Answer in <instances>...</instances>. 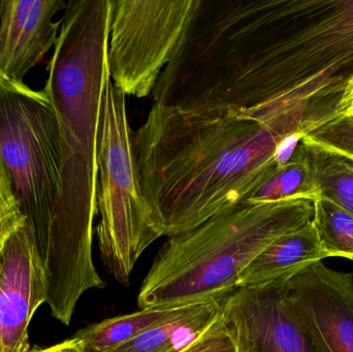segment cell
<instances>
[{
	"instance_id": "1",
	"label": "cell",
	"mask_w": 353,
	"mask_h": 352,
	"mask_svg": "<svg viewBox=\"0 0 353 352\" xmlns=\"http://www.w3.org/2000/svg\"><path fill=\"white\" fill-rule=\"evenodd\" d=\"M292 134H305L296 117L265 124L236 110L153 103L134 149L157 231L175 237L246 202L280 169L278 147Z\"/></svg>"
},
{
	"instance_id": "2",
	"label": "cell",
	"mask_w": 353,
	"mask_h": 352,
	"mask_svg": "<svg viewBox=\"0 0 353 352\" xmlns=\"http://www.w3.org/2000/svg\"><path fill=\"white\" fill-rule=\"evenodd\" d=\"M112 0H72L43 90L57 118L61 146L60 198L41 262L48 297L72 301L105 287L92 258L97 215V151L108 63Z\"/></svg>"
},
{
	"instance_id": "3",
	"label": "cell",
	"mask_w": 353,
	"mask_h": 352,
	"mask_svg": "<svg viewBox=\"0 0 353 352\" xmlns=\"http://www.w3.org/2000/svg\"><path fill=\"white\" fill-rule=\"evenodd\" d=\"M314 202L243 203L169 238L138 296L140 309L224 300L252 260L284 234L310 222Z\"/></svg>"
},
{
	"instance_id": "4",
	"label": "cell",
	"mask_w": 353,
	"mask_h": 352,
	"mask_svg": "<svg viewBox=\"0 0 353 352\" xmlns=\"http://www.w3.org/2000/svg\"><path fill=\"white\" fill-rule=\"evenodd\" d=\"M97 215L99 254L108 272L130 284L139 258L161 237L143 194L134 149L126 95L108 81L97 151Z\"/></svg>"
},
{
	"instance_id": "5",
	"label": "cell",
	"mask_w": 353,
	"mask_h": 352,
	"mask_svg": "<svg viewBox=\"0 0 353 352\" xmlns=\"http://www.w3.org/2000/svg\"><path fill=\"white\" fill-rule=\"evenodd\" d=\"M0 158L39 260L60 198L61 146L53 105L46 91L4 81L0 88Z\"/></svg>"
},
{
	"instance_id": "6",
	"label": "cell",
	"mask_w": 353,
	"mask_h": 352,
	"mask_svg": "<svg viewBox=\"0 0 353 352\" xmlns=\"http://www.w3.org/2000/svg\"><path fill=\"white\" fill-rule=\"evenodd\" d=\"M199 0H112L108 63L126 96L152 94L175 55Z\"/></svg>"
},
{
	"instance_id": "7",
	"label": "cell",
	"mask_w": 353,
	"mask_h": 352,
	"mask_svg": "<svg viewBox=\"0 0 353 352\" xmlns=\"http://www.w3.org/2000/svg\"><path fill=\"white\" fill-rule=\"evenodd\" d=\"M288 306L317 352H353V275L323 262L281 281Z\"/></svg>"
},
{
	"instance_id": "8",
	"label": "cell",
	"mask_w": 353,
	"mask_h": 352,
	"mask_svg": "<svg viewBox=\"0 0 353 352\" xmlns=\"http://www.w3.org/2000/svg\"><path fill=\"white\" fill-rule=\"evenodd\" d=\"M221 318L239 352H317L290 310L281 281L236 289L224 299Z\"/></svg>"
},
{
	"instance_id": "9",
	"label": "cell",
	"mask_w": 353,
	"mask_h": 352,
	"mask_svg": "<svg viewBox=\"0 0 353 352\" xmlns=\"http://www.w3.org/2000/svg\"><path fill=\"white\" fill-rule=\"evenodd\" d=\"M47 300L45 271L26 222L0 247V352H28V327Z\"/></svg>"
},
{
	"instance_id": "10",
	"label": "cell",
	"mask_w": 353,
	"mask_h": 352,
	"mask_svg": "<svg viewBox=\"0 0 353 352\" xmlns=\"http://www.w3.org/2000/svg\"><path fill=\"white\" fill-rule=\"evenodd\" d=\"M66 6L62 0L0 1V70L6 80L23 83L55 47L60 21L53 18Z\"/></svg>"
},
{
	"instance_id": "11",
	"label": "cell",
	"mask_w": 353,
	"mask_h": 352,
	"mask_svg": "<svg viewBox=\"0 0 353 352\" xmlns=\"http://www.w3.org/2000/svg\"><path fill=\"white\" fill-rule=\"evenodd\" d=\"M325 258H327V253L311 220L284 234L263 249L243 273L240 287H261L288 280Z\"/></svg>"
},
{
	"instance_id": "12",
	"label": "cell",
	"mask_w": 353,
	"mask_h": 352,
	"mask_svg": "<svg viewBox=\"0 0 353 352\" xmlns=\"http://www.w3.org/2000/svg\"><path fill=\"white\" fill-rule=\"evenodd\" d=\"M224 300L180 306L159 324L113 352H180L197 340L212 324Z\"/></svg>"
},
{
	"instance_id": "13",
	"label": "cell",
	"mask_w": 353,
	"mask_h": 352,
	"mask_svg": "<svg viewBox=\"0 0 353 352\" xmlns=\"http://www.w3.org/2000/svg\"><path fill=\"white\" fill-rule=\"evenodd\" d=\"M178 307L147 308L108 318L78 331L72 339L84 352H113L171 315Z\"/></svg>"
},
{
	"instance_id": "14",
	"label": "cell",
	"mask_w": 353,
	"mask_h": 352,
	"mask_svg": "<svg viewBox=\"0 0 353 352\" xmlns=\"http://www.w3.org/2000/svg\"><path fill=\"white\" fill-rule=\"evenodd\" d=\"M303 146L319 198H327L353 215V159L306 136Z\"/></svg>"
},
{
	"instance_id": "15",
	"label": "cell",
	"mask_w": 353,
	"mask_h": 352,
	"mask_svg": "<svg viewBox=\"0 0 353 352\" xmlns=\"http://www.w3.org/2000/svg\"><path fill=\"white\" fill-rule=\"evenodd\" d=\"M319 198V190L307 161L302 140L290 163L280 167L267 181L263 182L245 203L273 204L296 200L314 202Z\"/></svg>"
},
{
	"instance_id": "16",
	"label": "cell",
	"mask_w": 353,
	"mask_h": 352,
	"mask_svg": "<svg viewBox=\"0 0 353 352\" xmlns=\"http://www.w3.org/2000/svg\"><path fill=\"white\" fill-rule=\"evenodd\" d=\"M312 223L327 258L353 262V215L325 198L314 200Z\"/></svg>"
},
{
	"instance_id": "17",
	"label": "cell",
	"mask_w": 353,
	"mask_h": 352,
	"mask_svg": "<svg viewBox=\"0 0 353 352\" xmlns=\"http://www.w3.org/2000/svg\"><path fill=\"white\" fill-rule=\"evenodd\" d=\"M308 140L353 159V116H335L306 134Z\"/></svg>"
},
{
	"instance_id": "18",
	"label": "cell",
	"mask_w": 353,
	"mask_h": 352,
	"mask_svg": "<svg viewBox=\"0 0 353 352\" xmlns=\"http://www.w3.org/2000/svg\"><path fill=\"white\" fill-rule=\"evenodd\" d=\"M25 222L8 169L0 158V247Z\"/></svg>"
},
{
	"instance_id": "19",
	"label": "cell",
	"mask_w": 353,
	"mask_h": 352,
	"mask_svg": "<svg viewBox=\"0 0 353 352\" xmlns=\"http://www.w3.org/2000/svg\"><path fill=\"white\" fill-rule=\"evenodd\" d=\"M180 352H239V349L220 311L214 324L195 342Z\"/></svg>"
},
{
	"instance_id": "20",
	"label": "cell",
	"mask_w": 353,
	"mask_h": 352,
	"mask_svg": "<svg viewBox=\"0 0 353 352\" xmlns=\"http://www.w3.org/2000/svg\"><path fill=\"white\" fill-rule=\"evenodd\" d=\"M28 352H84L82 351L78 343L70 338L68 340L63 341V342L58 343V344L53 345V346L46 347V349H41V347H33Z\"/></svg>"
},
{
	"instance_id": "21",
	"label": "cell",
	"mask_w": 353,
	"mask_h": 352,
	"mask_svg": "<svg viewBox=\"0 0 353 352\" xmlns=\"http://www.w3.org/2000/svg\"><path fill=\"white\" fill-rule=\"evenodd\" d=\"M352 99H353V89L350 92L346 93V94L342 97L341 101H340L339 109H338V115H339L342 109H343V107H345V105H347Z\"/></svg>"
},
{
	"instance_id": "22",
	"label": "cell",
	"mask_w": 353,
	"mask_h": 352,
	"mask_svg": "<svg viewBox=\"0 0 353 352\" xmlns=\"http://www.w3.org/2000/svg\"><path fill=\"white\" fill-rule=\"evenodd\" d=\"M339 114H343L346 116H353V99L342 109V111Z\"/></svg>"
},
{
	"instance_id": "23",
	"label": "cell",
	"mask_w": 353,
	"mask_h": 352,
	"mask_svg": "<svg viewBox=\"0 0 353 352\" xmlns=\"http://www.w3.org/2000/svg\"><path fill=\"white\" fill-rule=\"evenodd\" d=\"M353 89V76L352 78V80L350 81V83H348L347 87H346L345 91H344V95L346 94V93L350 92Z\"/></svg>"
},
{
	"instance_id": "24",
	"label": "cell",
	"mask_w": 353,
	"mask_h": 352,
	"mask_svg": "<svg viewBox=\"0 0 353 352\" xmlns=\"http://www.w3.org/2000/svg\"><path fill=\"white\" fill-rule=\"evenodd\" d=\"M4 81H6V78H4L3 74H2L1 70H0V88H1L2 84H3Z\"/></svg>"
}]
</instances>
